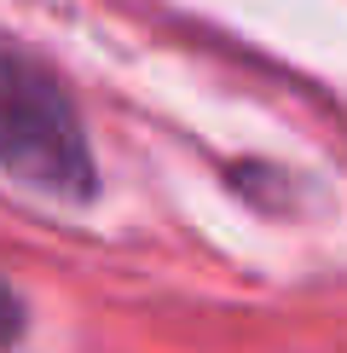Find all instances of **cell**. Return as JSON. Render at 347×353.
I'll use <instances>...</instances> for the list:
<instances>
[{
  "label": "cell",
  "instance_id": "cell-2",
  "mask_svg": "<svg viewBox=\"0 0 347 353\" xmlns=\"http://www.w3.org/2000/svg\"><path fill=\"white\" fill-rule=\"evenodd\" d=\"M18 336H23V296L0 278V353L18 342Z\"/></svg>",
  "mask_w": 347,
  "mask_h": 353
},
{
  "label": "cell",
  "instance_id": "cell-1",
  "mask_svg": "<svg viewBox=\"0 0 347 353\" xmlns=\"http://www.w3.org/2000/svg\"><path fill=\"white\" fill-rule=\"evenodd\" d=\"M0 174L58 203H87L98 191V163L76 93L6 35H0Z\"/></svg>",
  "mask_w": 347,
  "mask_h": 353
}]
</instances>
